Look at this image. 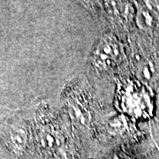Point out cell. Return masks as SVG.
<instances>
[{"mask_svg":"<svg viewBox=\"0 0 159 159\" xmlns=\"http://www.w3.org/2000/svg\"><path fill=\"white\" fill-rule=\"evenodd\" d=\"M157 112H158V116H159V99H158V102H157Z\"/></svg>","mask_w":159,"mask_h":159,"instance_id":"ba28073f","label":"cell"},{"mask_svg":"<svg viewBox=\"0 0 159 159\" xmlns=\"http://www.w3.org/2000/svg\"><path fill=\"white\" fill-rule=\"evenodd\" d=\"M42 143L43 146L46 148H54L59 145V140L57 134H55L51 132H47L42 135Z\"/></svg>","mask_w":159,"mask_h":159,"instance_id":"8992f818","label":"cell"},{"mask_svg":"<svg viewBox=\"0 0 159 159\" xmlns=\"http://www.w3.org/2000/svg\"><path fill=\"white\" fill-rule=\"evenodd\" d=\"M104 6L106 7V11L119 17L127 19L133 13V8L130 4L127 2L109 1V2H105Z\"/></svg>","mask_w":159,"mask_h":159,"instance_id":"277c9868","label":"cell"},{"mask_svg":"<svg viewBox=\"0 0 159 159\" xmlns=\"http://www.w3.org/2000/svg\"><path fill=\"white\" fill-rule=\"evenodd\" d=\"M152 11L148 9L145 4L142 2L137 6V11L135 14V22L139 29L144 31H149L156 25L157 19Z\"/></svg>","mask_w":159,"mask_h":159,"instance_id":"7a4b0ae2","label":"cell"},{"mask_svg":"<svg viewBox=\"0 0 159 159\" xmlns=\"http://www.w3.org/2000/svg\"><path fill=\"white\" fill-rule=\"evenodd\" d=\"M136 74L138 78L142 81L151 82L158 74L157 66L151 60H143L138 65Z\"/></svg>","mask_w":159,"mask_h":159,"instance_id":"3957f363","label":"cell"},{"mask_svg":"<svg viewBox=\"0 0 159 159\" xmlns=\"http://www.w3.org/2000/svg\"><path fill=\"white\" fill-rule=\"evenodd\" d=\"M121 47L113 37L106 36L100 40L93 51V60L100 67H108L121 57Z\"/></svg>","mask_w":159,"mask_h":159,"instance_id":"6da1fadb","label":"cell"},{"mask_svg":"<svg viewBox=\"0 0 159 159\" xmlns=\"http://www.w3.org/2000/svg\"><path fill=\"white\" fill-rule=\"evenodd\" d=\"M109 124H110L109 125L110 130H111V132H114V133H120L125 126V122H123L121 119H114Z\"/></svg>","mask_w":159,"mask_h":159,"instance_id":"52a82bcc","label":"cell"},{"mask_svg":"<svg viewBox=\"0 0 159 159\" xmlns=\"http://www.w3.org/2000/svg\"><path fill=\"white\" fill-rule=\"evenodd\" d=\"M69 111L71 114V117L74 119V121L78 122L82 125L89 124V114L79 102H69Z\"/></svg>","mask_w":159,"mask_h":159,"instance_id":"5b68a950","label":"cell"}]
</instances>
